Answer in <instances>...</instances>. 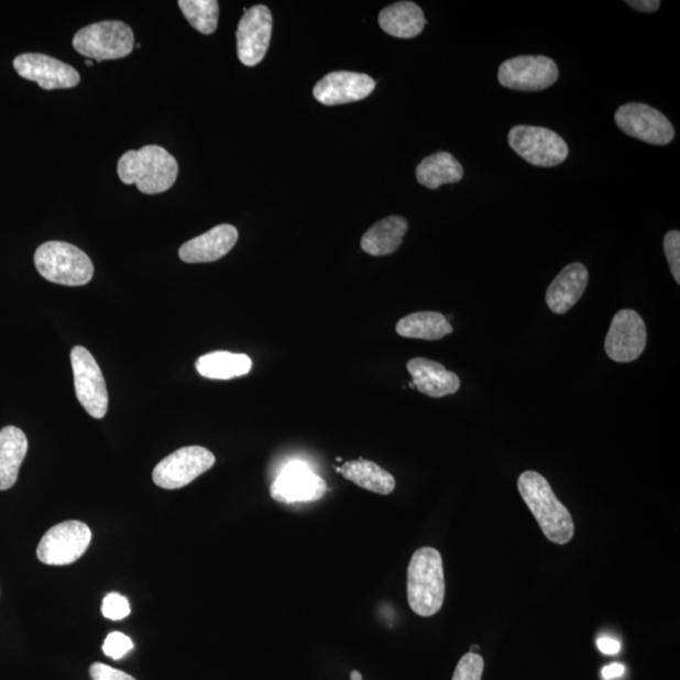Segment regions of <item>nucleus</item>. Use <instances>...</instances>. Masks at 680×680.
Instances as JSON below:
<instances>
[{
    "label": "nucleus",
    "instance_id": "dca6fc26",
    "mask_svg": "<svg viewBox=\"0 0 680 680\" xmlns=\"http://www.w3.org/2000/svg\"><path fill=\"white\" fill-rule=\"evenodd\" d=\"M376 83L369 75L338 72L327 75L314 87V98L327 107L361 101L373 92Z\"/></svg>",
    "mask_w": 680,
    "mask_h": 680
},
{
    "label": "nucleus",
    "instance_id": "72a5a7b5",
    "mask_svg": "<svg viewBox=\"0 0 680 680\" xmlns=\"http://www.w3.org/2000/svg\"><path fill=\"white\" fill-rule=\"evenodd\" d=\"M626 4L643 13L657 12L661 6L659 0H627Z\"/></svg>",
    "mask_w": 680,
    "mask_h": 680
},
{
    "label": "nucleus",
    "instance_id": "4c0bfd02",
    "mask_svg": "<svg viewBox=\"0 0 680 680\" xmlns=\"http://www.w3.org/2000/svg\"><path fill=\"white\" fill-rule=\"evenodd\" d=\"M86 64H87V66H92V61L91 59H87Z\"/></svg>",
    "mask_w": 680,
    "mask_h": 680
},
{
    "label": "nucleus",
    "instance_id": "e433bc0d",
    "mask_svg": "<svg viewBox=\"0 0 680 680\" xmlns=\"http://www.w3.org/2000/svg\"><path fill=\"white\" fill-rule=\"evenodd\" d=\"M478 650H479L478 645H473V647H472V648H470V652H475V651H478Z\"/></svg>",
    "mask_w": 680,
    "mask_h": 680
},
{
    "label": "nucleus",
    "instance_id": "9d476101",
    "mask_svg": "<svg viewBox=\"0 0 680 680\" xmlns=\"http://www.w3.org/2000/svg\"><path fill=\"white\" fill-rule=\"evenodd\" d=\"M615 123L625 134L651 145H667L676 134L665 113L647 103L623 105L615 112Z\"/></svg>",
    "mask_w": 680,
    "mask_h": 680
},
{
    "label": "nucleus",
    "instance_id": "c756f323",
    "mask_svg": "<svg viewBox=\"0 0 680 680\" xmlns=\"http://www.w3.org/2000/svg\"><path fill=\"white\" fill-rule=\"evenodd\" d=\"M134 644L123 633H111L108 638L105 639L102 650L108 657L112 659H121L127 656L130 650H133Z\"/></svg>",
    "mask_w": 680,
    "mask_h": 680
},
{
    "label": "nucleus",
    "instance_id": "7c9ffc66",
    "mask_svg": "<svg viewBox=\"0 0 680 680\" xmlns=\"http://www.w3.org/2000/svg\"><path fill=\"white\" fill-rule=\"evenodd\" d=\"M665 252L677 284H680V232L669 231L665 237Z\"/></svg>",
    "mask_w": 680,
    "mask_h": 680
},
{
    "label": "nucleus",
    "instance_id": "0eeeda50",
    "mask_svg": "<svg viewBox=\"0 0 680 680\" xmlns=\"http://www.w3.org/2000/svg\"><path fill=\"white\" fill-rule=\"evenodd\" d=\"M91 538L90 528L83 522L59 523L42 537L37 548L39 560L50 566L72 564L87 551Z\"/></svg>",
    "mask_w": 680,
    "mask_h": 680
},
{
    "label": "nucleus",
    "instance_id": "4468645a",
    "mask_svg": "<svg viewBox=\"0 0 680 680\" xmlns=\"http://www.w3.org/2000/svg\"><path fill=\"white\" fill-rule=\"evenodd\" d=\"M328 491L325 479L299 461L286 465L270 490L272 498L284 504L316 502Z\"/></svg>",
    "mask_w": 680,
    "mask_h": 680
},
{
    "label": "nucleus",
    "instance_id": "c85d7f7f",
    "mask_svg": "<svg viewBox=\"0 0 680 680\" xmlns=\"http://www.w3.org/2000/svg\"><path fill=\"white\" fill-rule=\"evenodd\" d=\"M101 610L102 615L112 622L123 621V618L128 617L130 614L128 599L116 594V592H112V594L103 599Z\"/></svg>",
    "mask_w": 680,
    "mask_h": 680
},
{
    "label": "nucleus",
    "instance_id": "20e7f679",
    "mask_svg": "<svg viewBox=\"0 0 680 680\" xmlns=\"http://www.w3.org/2000/svg\"><path fill=\"white\" fill-rule=\"evenodd\" d=\"M34 265L46 281L66 286H83L91 282L94 264L85 252L68 242L43 243L34 254Z\"/></svg>",
    "mask_w": 680,
    "mask_h": 680
},
{
    "label": "nucleus",
    "instance_id": "423d86ee",
    "mask_svg": "<svg viewBox=\"0 0 680 680\" xmlns=\"http://www.w3.org/2000/svg\"><path fill=\"white\" fill-rule=\"evenodd\" d=\"M508 143L522 160L536 167H557L569 155V146L563 139L546 128L514 127L508 134Z\"/></svg>",
    "mask_w": 680,
    "mask_h": 680
},
{
    "label": "nucleus",
    "instance_id": "473e14b6",
    "mask_svg": "<svg viewBox=\"0 0 680 680\" xmlns=\"http://www.w3.org/2000/svg\"><path fill=\"white\" fill-rule=\"evenodd\" d=\"M597 648L601 652L606 654V656H616L622 649V644L614 638H608V636H601V638L597 639Z\"/></svg>",
    "mask_w": 680,
    "mask_h": 680
},
{
    "label": "nucleus",
    "instance_id": "a878e982",
    "mask_svg": "<svg viewBox=\"0 0 680 680\" xmlns=\"http://www.w3.org/2000/svg\"><path fill=\"white\" fill-rule=\"evenodd\" d=\"M397 334L404 338L439 340L452 333L453 329L447 318L436 311L409 314L396 326Z\"/></svg>",
    "mask_w": 680,
    "mask_h": 680
},
{
    "label": "nucleus",
    "instance_id": "6e6552de",
    "mask_svg": "<svg viewBox=\"0 0 680 680\" xmlns=\"http://www.w3.org/2000/svg\"><path fill=\"white\" fill-rule=\"evenodd\" d=\"M216 463L211 451L202 447H186L163 459L153 472V481L163 490L174 491L196 481Z\"/></svg>",
    "mask_w": 680,
    "mask_h": 680
},
{
    "label": "nucleus",
    "instance_id": "4be33fe9",
    "mask_svg": "<svg viewBox=\"0 0 680 680\" xmlns=\"http://www.w3.org/2000/svg\"><path fill=\"white\" fill-rule=\"evenodd\" d=\"M381 29L396 39H415L426 24L420 7L413 2L392 4L380 13Z\"/></svg>",
    "mask_w": 680,
    "mask_h": 680
},
{
    "label": "nucleus",
    "instance_id": "f8f14e48",
    "mask_svg": "<svg viewBox=\"0 0 680 680\" xmlns=\"http://www.w3.org/2000/svg\"><path fill=\"white\" fill-rule=\"evenodd\" d=\"M647 347V328L638 312L623 309L616 314L605 339L610 360L629 363L638 360Z\"/></svg>",
    "mask_w": 680,
    "mask_h": 680
},
{
    "label": "nucleus",
    "instance_id": "2eb2a0df",
    "mask_svg": "<svg viewBox=\"0 0 680 680\" xmlns=\"http://www.w3.org/2000/svg\"><path fill=\"white\" fill-rule=\"evenodd\" d=\"M13 65L21 77L37 83L43 90L72 89L80 84V75L73 66L46 55L23 54L15 57Z\"/></svg>",
    "mask_w": 680,
    "mask_h": 680
},
{
    "label": "nucleus",
    "instance_id": "393cba45",
    "mask_svg": "<svg viewBox=\"0 0 680 680\" xmlns=\"http://www.w3.org/2000/svg\"><path fill=\"white\" fill-rule=\"evenodd\" d=\"M196 369L205 379L226 381L249 374L252 361L246 354L213 352L199 357Z\"/></svg>",
    "mask_w": 680,
    "mask_h": 680
},
{
    "label": "nucleus",
    "instance_id": "aec40b11",
    "mask_svg": "<svg viewBox=\"0 0 680 680\" xmlns=\"http://www.w3.org/2000/svg\"><path fill=\"white\" fill-rule=\"evenodd\" d=\"M28 450V436L19 427L0 430V491L11 490L15 484Z\"/></svg>",
    "mask_w": 680,
    "mask_h": 680
},
{
    "label": "nucleus",
    "instance_id": "39448f33",
    "mask_svg": "<svg viewBox=\"0 0 680 680\" xmlns=\"http://www.w3.org/2000/svg\"><path fill=\"white\" fill-rule=\"evenodd\" d=\"M73 45L78 54L96 63L124 58L134 50V32L124 22L105 21L78 31Z\"/></svg>",
    "mask_w": 680,
    "mask_h": 680
},
{
    "label": "nucleus",
    "instance_id": "f3484780",
    "mask_svg": "<svg viewBox=\"0 0 680 680\" xmlns=\"http://www.w3.org/2000/svg\"><path fill=\"white\" fill-rule=\"evenodd\" d=\"M239 232L237 227L220 224L212 230L190 240L179 249V257L187 264L213 263L237 245Z\"/></svg>",
    "mask_w": 680,
    "mask_h": 680
},
{
    "label": "nucleus",
    "instance_id": "ddd939ff",
    "mask_svg": "<svg viewBox=\"0 0 680 680\" xmlns=\"http://www.w3.org/2000/svg\"><path fill=\"white\" fill-rule=\"evenodd\" d=\"M273 33V15L266 6H254L243 14L237 33L241 63L254 67L264 59Z\"/></svg>",
    "mask_w": 680,
    "mask_h": 680
},
{
    "label": "nucleus",
    "instance_id": "f704fd0d",
    "mask_svg": "<svg viewBox=\"0 0 680 680\" xmlns=\"http://www.w3.org/2000/svg\"><path fill=\"white\" fill-rule=\"evenodd\" d=\"M625 673V667L621 662H613L603 669V678L605 680H613L621 678Z\"/></svg>",
    "mask_w": 680,
    "mask_h": 680
},
{
    "label": "nucleus",
    "instance_id": "6ab92c4d",
    "mask_svg": "<svg viewBox=\"0 0 680 680\" xmlns=\"http://www.w3.org/2000/svg\"><path fill=\"white\" fill-rule=\"evenodd\" d=\"M589 284L585 265L574 263L566 266L549 285L546 294L548 308L555 314H566L582 298Z\"/></svg>",
    "mask_w": 680,
    "mask_h": 680
},
{
    "label": "nucleus",
    "instance_id": "bb28decb",
    "mask_svg": "<svg viewBox=\"0 0 680 680\" xmlns=\"http://www.w3.org/2000/svg\"><path fill=\"white\" fill-rule=\"evenodd\" d=\"M178 6L191 28L202 34L217 30L220 7L216 0H179Z\"/></svg>",
    "mask_w": 680,
    "mask_h": 680
},
{
    "label": "nucleus",
    "instance_id": "5701e85b",
    "mask_svg": "<svg viewBox=\"0 0 680 680\" xmlns=\"http://www.w3.org/2000/svg\"><path fill=\"white\" fill-rule=\"evenodd\" d=\"M337 472L342 474L348 481L372 493L388 495L396 487L395 478L370 460L348 461V463L338 468Z\"/></svg>",
    "mask_w": 680,
    "mask_h": 680
},
{
    "label": "nucleus",
    "instance_id": "f257e3e1",
    "mask_svg": "<svg viewBox=\"0 0 680 680\" xmlns=\"http://www.w3.org/2000/svg\"><path fill=\"white\" fill-rule=\"evenodd\" d=\"M178 163L164 147L146 145L129 151L118 163V174L125 185H135L142 194L160 195L171 189L178 177Z\"/></svg>",
    "mask_w": 680,
    "mask_h": 680
},
{
    "label": "nucleus",
    "instance_id": "9b49d317",
    "mask_svg": "<svg viewBox=\"0 0 680 680\" xmlns=\"http://www.w3.org/2000/svg\"><path fill=\"white\" fill-rule=\"evenodd\" d=\"M558 67L553 59L546 56H519L500 67L498 80L502 86L514 91H542L557 80Z\"/></svg>",
    "mask_w": 680,
    "mask_h": 680
},
{
    "label": "nucleus",
    "instance_id": "2f4dec72",
    "mask_svg": "<svg viewBox=\"0 0 680 680\" xmlns=\"http://www.w3.org/2000/svg\"><path fill=\"white\" fill-rule=\"evenodd\" d=\"M90 676L92 680H136L125 671L102 665V662H94L90 667Z\"/></svg>",
    "mask_w": 680,
    "mask_h": 680
},
{
    "label": "nucleus",
    "instance_id": "b1692460",
    "mask_svg": "<svg viewBox=\"0 0 680 680\" xmlns=\"http://www.w3.org/2000/svg\"><path fill=\"white\" fill-rule=\"evenodd\" d=\"M463 177V167L447 152H439L427 156L416 169L418 183L429 189H438L442 185L458 183Z\"/></svg>",
    "mask_w": 680,
    "mask_h": 680
},
{
    "label": "nucleus",
    "instance_id": "cd10ccee",
    "mask_svg": "<svg viewBox=\"0 0 680 680\" xmlns=\"http://www.w3.org/2000/svg\"><path fill=\"white\" fill-rule=\"evenodd\" d=\"M484 660L476 652H468L460 659L452 680H482Z\"/></svg>",
    "mask_w": 680,
    "mask_h": 680
},
{
    "label": "nucleus",
    "instance_id": "1a4fd4ad",
    "mask_svg": "<svg viewBox=\"0 0 680 680\" xmlns=\"http://www.w3.org/2000/svg\"><path fill=\"white\" fill-rule=\"evenodd\" d=\"M75 391L86 413L102 418L108 413L109 395L100 365L84 347L72 351Z\"/></svg>",
    "mask_w": 680,
    "mask_h": 680
},
{
    "label": "nucleus",
    "instance_id": "7ed1b4c3",
    "mask_svg": "<svg viewBox=\"0 0 680 680\" xmlns=\"http://www.w3.org/2000/svg\"><path fill=\"white\" fill-rule=\"evenodd\" d=\"M407 599L413 612L430 617L440 612L445 599L442 557L438 549H417L407 570Z\"/></svg>",
    "mask_w": 680,
    "mask_h": 680
},
{
    "label": "nucleus",
    "instance_id": "a211bd4d",
    "mask_svg": "<svg viewBox=\"0 0 680 680\" xmlns=\"http://www.w3.org/2000/svg\"><path fill=\"white\" fill-rule=\"evenodd\" d=\"M407 371L414 380L413 385L426 396L441 398L457 394L460 390L458 374L438 362L418 357L408 361Z\"/></svg>",
    "mask_w": 680,
    "mask_h": 680
},
{
    "label": "nucleus",
    "instance_id": "f03ea898",
    "mask_svg": "<svg viewBox=\"0 0 680 680\" xmlns=\"http://www.w3.org/2000/svg\"><path fill=\"white\" fill-rule=\"evenodd\" d=\"M518 491L545 536L557 545L569 544L574 534L571 513L558 501L546 478L529 470L519 476Z\"/></svg>",
    "mask_w": 680,
    "mask_h": 680
},
{
    "label": "nucleus",
    "instance_id": "412c9836",
    "mask_svg": "<svg viewBox=\"0 0 680 680\" xmlns=\"http://www.w3.org/2000/svg\"><path fill=\"white\" fill-rule=\"evenodd\" d=\"M408 223L404 217L391 216L374 223L364 233L361 242L362 250L372 256H386L403 245Z\"/></svg>",
    "mask_w": 680,
    "mask_h": 680
},
{
    "label": "nucleus",
    "instance_id": "c9c22d12",
    "mask_svg": "<svg viewBox=\"0 0 680 680\" xmlns=\"http://www.w3.org/2000/svg\"><path fill=\"white\" fill-rule=\"evenodd\" d=\"M351 680H363V677L359 670H353L351 673Z\"/></svg>",
    "mask_w": 680,
    "mask_h": 680
}]
</instances>
